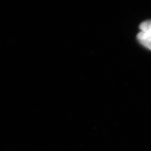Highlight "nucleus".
<instances>
[{
	"instance_id": "nucleus-1",
	"label": "nucleus",
	"mask_w": 151,
	"mask_h": 151,
	"mask_svg": "<svg viewBox=\"0 0 151 151\" xmlns=\"http://www.w3.org/2000/svg\"><path fill=\"white\" fill-rule=\"evenodd\" d=\"M137 39L141 44L151 50V35L140 32L137 35Z\"/></svg>"
},
{
	"instance_id": "nucleus-2",
	"label": "nucleus",
	"mask_w": 151,
	"mask_h": 151,
	"mask_svg": "<svg viewBox=\"0 0 151 151\" xmlns=\"http://www.w3.org/2000/svg\"><path fill=\"white\" fill-rule=\"evenodd\" d=\"M140 32H146L151 35V20L146 21L140 24L139 25Z\"/></svg>"
}]
</instances>
